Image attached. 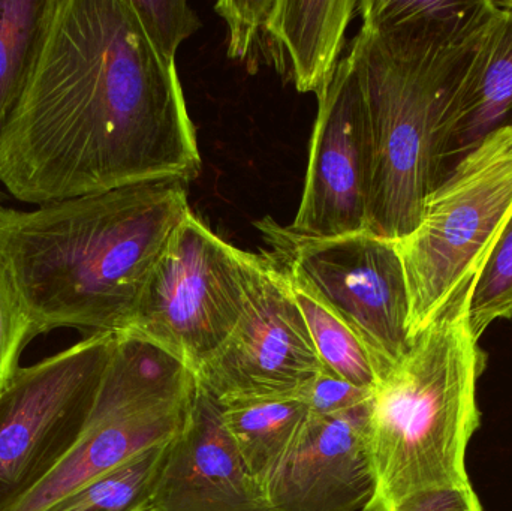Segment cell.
<instances>
[{
	"label": "cell",
	"mask_w": 512,
	"mask_h": 511,
	"mask_svg": "<svg viewBox=\"0 0 512 511\" xmlns=\"http://www.w3.org/2000/svg\"><path fill=\"white\" fill-rule=\"evenodd\" d=\"M176 63L131 0H47L20 98L0 131V185L42 204L200 174Z\"/></svg>",
	"instance_id": "1"
},
{
	"label": "cell",
	"mask_w": 512,
	"mask_h": 511,
	"mask_svg": "<svg viewBox=\"0 0 512 511\" xmlns=\"http://www.w3.org/2000/svg\"><path fill=\"white\" fill-rule=\"evenodd\" d=\"M191 212L188 182L138 183L99 194L6 209L0 258L39 335L129 332L144 285Z\"/></svg>",
	"instance_id": "2"
},
{
	"label": "cell",
	"mask_w": 512,
	"mask_h": 511,
	"mask_svg": "<svg viewBox=\"0 0 512 511\" xmlns=\"http://www.w3.org/2000/svg\"><path fill=\"white\" fill-rule=\"evenodd\" d=\"M477 278L448 300L375 390L369 414L375 492L363 511H393L429 489L472 488L466 453L480 428L477 386L486 365L469 326Z\"/></svg>",
	"instance_id": "3"
},
{
	"label": "cell",
	"mask_w": 512,
	"mask_h": 511,
	"mask_svg": "<svg viewBox=\"0 0 512 511\" xmlns=\"http://www.w3.org/2000/svg\"><path fill=\"white\" fill-rule=\"evenodd\" d=\"M493 11L463 32L363 23L352 42L372 131V233L391 240L411 234L441 185L442 119Z\"/></svg>",
	"instance_id": "4"
},
{
	"label": "cell",
	"mask_w": 512,
	"mask_h": 511,
	"mask_svg": "<svg viewBox=\"0 0 512 511\" xmlns=\"http://www.w3.org/2000/svg\"><path fill=\"white\" fill-rule=\"evenodd\" d=\"M511 213L512 123L454 167L424 201L415 230L396 240L411 300V341L480 275Z\"/></svg>",
	"instance_id": "5"
},
{
	"label": "cell",
	"mask_w": 512,
	"mask_h": 511,
	"mask_svg": "<svg viewBox=\"0 0 512 511\" xmlns=\"http://www.w3.org/2000/svg\"><path fill=\"white\" fill-rule=\"evenodd\" d=\"M197 378L180 360L132 333L117 335L89 420L63 461L8 511H47L185 425Z\"/></svg>",
	"instance_id": "6"
},
{
	"label": "cell",
	"mask_w": 512,
	"mask_h": 511,
	"mask_svg": "<svg viewBox=\"0 0 512 511\" xmlns=\"http://www.w3.org/2000/svg\"><path fill=\"white\" fill-rule=\"evenodd\" d=\"M256 257L216 236L191 210L150 272L126 333L158 345L197 374L236 329Z\"/></svg>",
	"instance_id": "7"
},
{
	"label": "cell",
	"mask_w": 512,
	"mask_h": 511,
	"mask_svg": "<svg viewBox=\"0 0 512 511\" xmlns=\"http://www.w3.org/2000/svg\"><path fill=\"white\" fill-rule=\"evenodd\" d=\"M256 227L286 278L339 315L387 377L412 347L411 300L396 240L369 230L304 236L270 216Z\"/></svg>",
	"instance_id": "8"
},
{
	"label": "cell",
	"mask_w": 512,
	"mask_h": 511,
	"mask_svg": "<svg viewBox=\"0 0 512 511\" xmlns=\"http://www.w3.org/2000/svg\"><path fill=\"white\" fill-rule=\"evenodd\" d=\"M117 335H93L21 368L0 395V511L29 495L89 420Z\"/></svg>",
	"instance_id": "9"
},
{
	"label": "cell",
	"mask_w": 512,
	"mask_h": 511,
	"mask_svg": "<svg viewBox=\"0 0 512 511\" xmlns=\"http://www.w3.org/2000/svg\"><path fill=\"white\" fill-rule=\"evenodd\" d=\"M322 369L288 278L270 254L258 255L245 311L227 342L198 369V386L221 407L292 399Z\"/></svg>",
	"instance_id": "10"
},
{
	"label": "cell",
	"mask_w": 512,
	"mask_h": 511,
	"mask_svg": "<svg viewBox=\"0 0 512 511\" xmlns=\"http://www.w3.org/2000/svg\"><path fill=\"white\" fill-rule=\"evenodd\" d=\"M303 195L291 230L337 237L367 230L373 144L354 54L337 65L318 96Z\"/></svg>",
	"instance_id": "11"
},
{
	"label": "cell",
	"mask_w": 512,
	"mask_h": 511,
	"mask_svg": "<svg viewBox=\"0 0 512 511\" xmlns=\"http://www.w3.org/2000/svg\"><path fill=\"white\" fill-rule=\"evenodd\" d=\"M370 402L334 416H307L265 489L274 511L364 510L375 492Z\"/></svg>",
	"instance_id": "12"
},
{
	"label": "cell",
	"mask_w": 512,
	"mask_h": 511,
	"mask_svg": "<svg viewBox=\"0 0 512 511\" xmlns=\"http://www.w3.org/2000/svg\"><path fill=\"white\" fill-rule=\"evenodd\" d=\"M147 511H274L225 429L221 405L198 383Z\"/></svg>",
	"instance_id": "13"
},
{
	"label": "cell",
	"mask_w": 512,
	"mask_h": 511,
	"mask_svg": "<svg viewBox=\"0 0 512 511\" xmlns=\"http://www.w3.org/2000/svg\"><path fill=\"white\" fill-rule=\"evenodd\" d=\"M512 116V8L504 0L484 26L460 74L439 137V180Z\"/></svg>",
	"instance_id": "14"
},
{
	"label": "cell",
	"mask_w": 512,
	"mask_h": 511,
	"mask_svg": "<svg viewBox=\"0 0 512 511\" xmlns=\"http://www.w3.org/2000/svg\"><path fill=\"white\" fill-rule=\"evenodd\" d=\"M357 0H276L271 26L301 93L321 95L336 74Z\"/></svg>",
	"instance_id": "15"
},
{
	"label": "cell",
	"mask_w": 512,
	"mask_h": 511,
	"mask_svg": "<svg viewBox=\"0 0 512 511\" xmlns=\"http://www.w3.org/2000/svg\"><path fill=\"white\" fill-rule=\"evenodd\" d=\"M307 416L306 407L297 399L240 402L222 407L225 429L264 491Z\"/></svg>",
	"instance_id": "16"
},
{
	"label": "cell",
	"mask_w": 512,
	"mask_h": 511,
	"mask_svg": "<svg viewBox=\"0 0 512 511\" xmlns=\"http://www.w3.org/2000/svg\"><path fill=\"white\" fill-rule=\"evenodd\" d=\"M171 441L150 447L92 482L81 486L47 511H147L158 486Z\"/></svg>",
	"instance_id": "17"
},
{
	"label": "cell",
	"mask_w": 512,
	"mask_h": 511,
	"mask_svg": "<svg viewBox=\"0 0 512 511\" xmlns=\"http://www.w3.org/2000/svg\"><path fill=\"white\" fill-rule=\"evenodd\" d=\"M289 285L324 368L355 386L375 392L385 378L384 372L357 333L304 288L291 281Z\"/></svg>",
	"instance_id": "18"
},
{
	"label": "cell",
	"mask_w": 512,
	"mask_h": 511,
	"mask_svg": "<svg viewBox=\"0 0 512 511\" xmlns=\"http://www.w3.org/2000/svg\"><path fill=\"white\" fill-rule=\"evenodd\" d=\"M47 0H0V131L20 98Z\"/></svg>",
	"instance_id": "19"
},
{
	"label": "cell",
	"mask_w": 512,
	"mask_h": 511,
	"mask_svg": "<svg viewBox=\"0 0 512 511\" xmlns=\"http://www.w3.org/2000/svg\"><path fill=\"white\" fill-rule=\"evenodd\" d=\"M276 0H225L215 9L228 24V56L246 63L254 74L270 65L280 74L288 72V59L271 26Z\"/></svg>",
	"instance_id": "20"
},
{
	"label": "cell",
	"mask_w": 512,
	"mask_h": 511,
	"mask_svg": "<svg viewBox=\"0 0 512 511\" xmlns=\"http://www.w3.org/2000/svg\"><path fill=\"white\" fill-rule=\"evenodd\" d=\"M493 8V0H361L358 12L364 23L379 26L433 27L465 30L480 23Z\"/></svg>",
	"instance_id": "21"
},
{
	"label": "cell",
	"mask_w": 512,
	"mask_h": 511,
	"mask_svg": "<svg viewBox=\"0 0 512 511\" xmlns=\"http://www.w3.org/2000/svg\"><path fill=\"white\" fill-rule=\"evenodd\" d=\"M512 318V213L478 275L469 305V326L480 341L496 320Z\"/></svg>",
	"instance_id": "22"
},
{
	"label": "cell",
	"mask_w": 512,
	"mask_h": 511,
	"mask_svg": "<svg viewBox=\"0 0 512 511\" xmlns=\"http://www.w3.org/2000/svg\"><path fill=\"white\" fill-rule=\"evenodd\" d=\"M36 336L35 321L0 258V395L11 386L21 369L24 348Z\"/></svg>",
	"instance_id": "23"
},
{
	"label": "cell",
	"mask_w": 512,
	"mask_h": 511,
	"mask_svg": "<svg viewBox=\"0 0 512 511\" xmlns=\"http://www.w3.org/2000/svg\"><path fill=\"white\" fill-rule=\"evenodd\" d=\"M131 5L159 56L176 63L180 44L200 29L194 9L185 0H131Z\"/></svg>",
	"instance_id": "24"
},
{
	"label": "cell",
	"mask_w": 512,
	"mask_h": 511,
	"mask_svg": "<svg viewBox=\"0 0 512 511\" xmlns=\"http://www.w3.org/2000/svg\"><path fill=\"white\" fill-rule=\"evenodd\" d=\"M373 395V390L355 386L328 369H322L309 383L304 384L292 399L301 402L310 416L324 417L346 413L369 404Z\"/></svg>",
	"instance_id": "25"
},
{
	"label": "cell",
	"mask_w": 512,
	"mask_h": 511,
	"mask_svg": "<svg viewBox=\"0 0 512 511\" xmlns=\"http://www.w3.org/2000/svg\"><path fill=\"white\" fill-rule=\"evenodd\" d=\"M393 511H484L474 488L429 489L411 495Z\"/></svg>",
	"instance_id": "26"
},
{
	"label": "cell",
	"mask_w": 512,
	"mask_h": 511,
	"mask_svg": "<svg viewBox=\"0 0 512 511\" xmlns=\"http://www.w3.org/2000/svg\"><path fill=\"white\" fill-rule=\"evenodd\" d=\"M5 201V195L0 192V224H2L3 213H5V210L8 209V207L5 206Z\"/></svg>",
	"instance_id": "27"
},
{
	"label": "cell",
	"mask_w": 512,
	"mask_h": 511,
	"mask_svg": "<svg viewBox=\"0 0 512 511\" xmlns=\"http://www.w3.org/2000/svg\"><path fill=\"white\" fill-rule=\"evenodd\" d=\"M504 3L512 8V0H504Z\"/></svg>",
	"instance_id": "28"
}]
</instances>
